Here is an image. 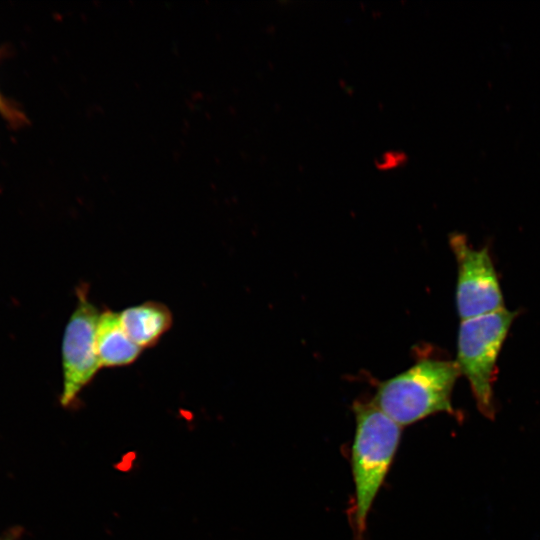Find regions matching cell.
Instances as JSON below:
<instances>
[{
    "instance_id": "cell-1",
    "label": "cell",
    "mask_w": 540,
    "mask_h": 540,
    "mask_svg": "<svg viewBox=\"0 0 540 540\" xmlns=\"http://www.w3.org/2000/svg\"><path fill=\"white\" fill-rule=\"evenodd\" d=\"M351 467L355 488L354 526L360 537L368 514L397 452L402 427L371 402H355Z\"/></svg>"
},
{
    "instance_id": "cell-4",
    "label": "cell",
    "mask_w": 540,
    "mask_h": 540,
    "mask_svg": "<svg viewBox=\"0 0 540 540\" xmlns=\"http://www.w3.org/2000/svg\"><path fill=\"white\" fill-rule=\"evenodd\" d=\"M78 301L62 340L63 388L60 403L71 406L101 368L96 331L100 312L88 299V287L77 289Z\"/></svg>"
},
{
    "instance_id": "cell-7",
    "label": "cell",
    "mask_w": 540,
    "mask_h": 540,
    "mask_svg": "<svg viewBox=\"0 0 540 540\" xmlns=\"http://www.w3.org/2000/svg\"><path fill=\"white\" fill-rule=\"evenodd\" d=\"M119 316L125 332L141 349L156 345L173 323L170 309L156 301L128 307Z\"/></svg>"
},
{
    "instance_id": "cell-2",
    "label": "cell",
    "mask_w": 540,
    "mask_h": 540,
    "mask_svg": "<svg viewBox=\"0 0 540 540\" xmlns=\"http://www.w3.org/2000/svg\"><path fill=\"white\" fill-rule=\"evenodd\" d=\"M459 375L455 361L420 359L379 383L372 403L401 427L436 413H451V395Z\"/></svg>"
},
{
    "instance_id": "cell-5",
    "label": "cell",
    "mask_w": 540,
    "mask_h": 540,
    "mask_svg": "<svg viewBox=\"0 0 540 540\" xmlns=\"http://www.w3.org/2000/svg\"><path fill=\"white\" fill-rule=\"evenodd\" d=\"M449 241L458 265L456 307L460 319L503 309V295L488 249H474L461 234H452Z\"/></svg>"
},
{
    "instance_id": "cell-3",
    "label": "cell",
    "mask_w": 540,
    "mask_h": 540,
    "mask_svg": "<svg viewBox=\"0 0 540 540\" xmlns=\"http://www.w3.org/2000/svg\"><path fill=\"white\" fill-rule=\"evenodd\" d=\"M517 313L505 308L461 320L456 364L469 381L476 404L489 418L495 414L493 383L496 362Z\"/></svg>"
},
{
    "instance_id": "cell-6",
    "label": "cell",
    "mask_w": 540,
    "mask_h": 540,
    "mask_svg": "<svg viewBox=\"0 0 540 540\" xmlns=\"http://www.w3.org/2000/svg\"><path fill=\"white\" fill-rule=\"evenodd\" d=\"M96 349L101 368L130 365L143 350L125 332L119 313L110 309L100 312L96 331Z\"/></svg>"
}]
</instances>
